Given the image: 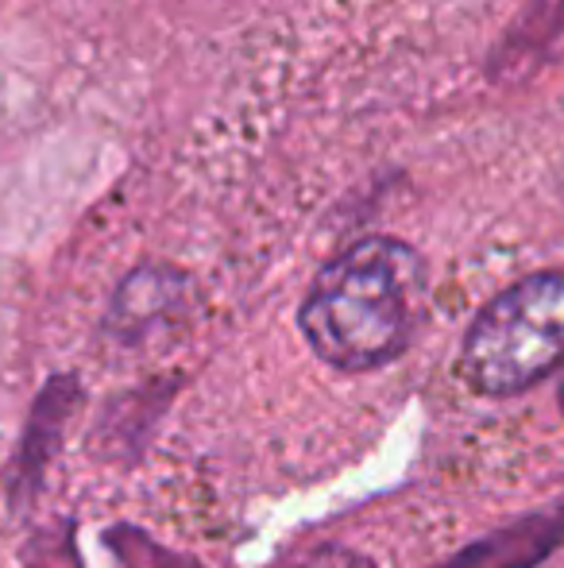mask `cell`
<instances>
[{
	"label": "cell",
	"mask_w": 564,
	"mask_h": 568,
	"mask_svg": "<svg viewBox=\"0 0 564 568\" xmlns=\"http://www.w3.org/2000/svg\"><path fill=\"white\" fill-rule=\"evenodd\" d=\"M564 541V510L534 515L495 538L472 546L449 568H534L545 554H553Z\"/></svg>",
	"instance_id": "3"
},
{
	"label": "cell",
	"mask_w": 564,
	"mask_h": 568,
	"mask_svg": "<svg viewBox=\"0 0 564 568\" xmlns=\"http://www.w3.org/2000/svg\"><path fill=\"white\" fill-rule=\"evenodd\" d=\"M561 406H564V387H561Z\"/></svg>",
	"instance_id": "5"
},
{
	"label": "cell",
	"mask_w": 564,
	"mask_h": 568,
	"mask_svg": "<svg viewBox=\"0 0 564 568\" xmlns=\"http://www.w3.org/2000/svg\"><path fill=\"white\" fill-rule=\"evenodd\" d=\"M564 364V271H542L503 291L472 322L460 375L480 395H519Z\"/></svg>",
	"instance_id": "2"
},
{
	"label": "cell",
	"mask_w": 564,
	"mask_h": 568,
	"mask_svg": "<svg viewBox=\"0 0 564 568\" xmlns=\"http://www.w3.org/2000/svg\"><path fill=\"white\" fill-rule=\"evenodd\" d=\"M425 306V267L414 247L371 236L317 275L301 333L325 364L340 372H371L410 344Z\"/></svg>",
	"instance_id": "1"
},
{
	"label": "cell",
	"mask_w": 564,
	"mask_h": 568,
	"mask_svg": "<svg viewBox=\"0 0 564 568\" xmlns=\"http://www.w3.org/2000/svg\"><path fill=\"white\" fill-rule=\"evenodd\" d=\"M286 568H376L371 561H363V557L348 554V549H314V554H306L301 561L286 565Z\"/></svg>",
	"instance_id": "4"
}]
</instances>
